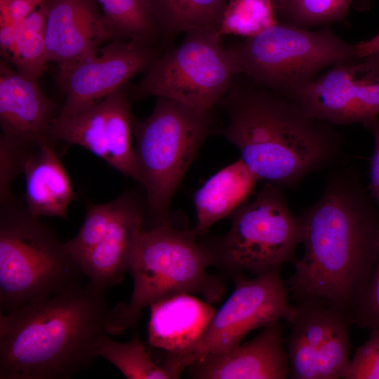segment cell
I'll return each mask as SVG.
<instances>
[{"label":"cell","instance_id":"6da1fadb","mask_svg":"<svg viewBox=\"0 0 379 379\" xmlns=\"http://www.w3.org/2000/svg\"><path fill=\"white\" fill-rule=\"evenodd\" d=\"M326 178L321 197L300 215L304 253L286 285L300 303L352 319L378 256L379 209L353 167L334 168Z\"/></svg>","mask_w":379,"mask_h":379},{"label":"cell","instance_id":"7a4b0ae2","mask_svg":"<svg viewBox=\"0 0 379 379\" xmlns=\"http://www.w3.org/2000/svg\"><path fill=\"white\" fill-rule=\"evenodd\" d=\"M217 106L227 117L219 133L258 180L291 188L314 173L348 164L347 141L334 125L241 73Z\"/></svg>","mask_w":379,"mask_h":379},{"label":"cell","instance_id":"3957f363","mask_svg":"<svg viewBox=\"0 0 379 379\" xmlns=\"http://www.w3.org/2000/svg\"><path fill=\"white\" fill-rule=\"evenodd\" d=\"M109 309L88 282L0 314V379H69L98 357Z\"/></svg>","mask_w":379,"mask_h":379},{"label":"cell","instance_id":"277c9868","mask_svg":"<svg viewBox=\"0 0 379 379\" xmlns=\"http://www.w3.org/2000/svg\"><path fill=\"white\" fill-rule=\"evenodd\" d=\"M199 236L194 230L173 227L169 220L141 228L131 260V300L109 309L107 334L120 335L134 327L145 307L171 295H198L211 304L220 300L225 285L207 270L215 260L213 247Z\"/></svg>","mask_w":379,"mask_h":379},{"label":"cell","instance_id":"5b68a950","mask_svg":"<svg viewBox=\"0 0 379 379\" xmlns=\"http://www.w3.org/2000/svg\"><path fill=\"white\" fill-rule=\"evenodd\" d=\"M221 126L213 109L163 97L149 117L134 119V152L151 226L168 220L172 199L203 142Z\"/></svg>","mask_w":379,"mask_h":379},{"label":"cell","instance_id":"8992f818","mask_svg":"<svg viewBox=\"0 0 379 379\" xmlns=\"http://www.w3.org/2000/svg\"><path fill=\"white\" fill-rule=\"evenodd\" d=\"M84 274L52 228L12 196L1 201L0 309L3 313L81 283Z\"/></svg>","mask_w":379,"mask_h":379},{"label":"cell","instance_id":"52a82bcc","mask_svg":"<svg viewBox=\"0 0 379 379\" xmlns=\"http://www.w3.org/2000/svg\"><path fill=\"white\" fill-rule=\"evenodd\" d=\"M229 46L241 74L282 94L309 84L321 70L361 58L355 44L341 40L329 25L312 31L279 22Z\"/></svg>","mask_w":379,"mask_h":379},{"label":"cell","instance_id":"ba28073f","mask_svg":"<svg viewBox=\"0 0 379 379\" xmlns=\"http://www.w3.org/2000/svg\"><path fill=\"white\" fill-rule=\"evenodd\" d=\"M241 74L237 58L224 47L217 29L187 32L182 43L171 46L131 87L132 97L173 99L201 109H213Z\"/></svg>","mask_w":379,"mask_h":379},{"label":"cell","instance_id":"9c48e42d","mask_svg":"<svg viewBox=\"0 0 379 379\" xmlns=\"http://www.w3.org/2000/svg\"><path fill=\"white\" fill-rule=\"evenodd\" d=\"M227 233L213 247L215 260L236 274L256 276L294 262L303 222L290 210L282 188L269 183L230 215Z\"/></svg>","mask_w":379,"mask_h":379},{"label":"cell","instance_id":"30bf717a","mask_svg":"<svg viewBox=\"0 0 379 379\" xmlns=\"http://www.w3.org/2000/svg\"><path fill=\"white\" fill-rule=\"evenodd\" d=\"M234 290L216 311L201 338L178 354H168L165 361L178 375L194 362L213 353L233 349L252 331L285 319L288 323L296 312L291 305L288 288L280 270L248 279L243 274L233 277Z\"/></svg>","mask_w":379,"mask_h":379},{"label":"cell","instance_id":"8fae6325","mask_svg":"<svg viewBox=\"0 0 379 379\" xmlns=\"http://www.w3.org/2000/svg\"><path fill=\"white\" fill-rule=\"evenodd\" d=\"M284 95L312 118L365 126L379 116V54L335 65Z\"/></svg>","mask_w":379,"mask_h":379},{"label":"cell","instance_id":"7c38bea8","mask_svg":"<svg viewBox=\"0 0 379 379\" xmlns=\"http://www.w3.org/2000/svg\"><path fill=\"white\" fill-rule=\"evenodd\" d=\"M131 98L127 84L80 113L57 117L52 126L53 140L84 147L139 182L132 142Z\"/></svg>","mask_w":379,"mask_h":379},{"label":"cell","instance_id":"4fadbf2b","mask_svg":"<svg viewBox=\"0 0 379 379\" xmlns=\"http://www.w3.org/2000/svg\"><path fill=\"white\" fill-rule=\"evenodd\" d=\"M164 49L134 40L114 39L59 77L65 100L58 117L80 113L147 71Z\"/></svg>","mask_w":379,"mask_h":379},{"label":"cell","instance_id":"5bb4252c","mask_svg":"<svg viewBox=\"0 0 379 379\" xmlns=\"http://www.w3.org/2000/svg\"><path fill=\"white\" fill-rule=\"evenodd\" d=\"M46 46L59 77L112 41L96 0H45Z\"/></svg>","mask_w":379,"mask_h":379},{"label":"cell","instance_id":"9a60e30c","mask_svg":"<svg viewBox=\"0 0 379 379\" xmlns=\"http://www.w3.org/2000/svg\"><path fill=\"white\" fill-rule=\"evenodd\" d=\"M279 321L264 327L253 339L230 350L208 354L189 366L200 379H284L290 376Z\"/></svg>","mask_w":379,"mask_h":379},{"label":"cell","instance_id":"2e32d148","mask_svg":"<svg viewBox=\"0 0 379 379\" xmlns=\"http://www.w3.org/2000/svg\"><path fill=\"white\" fill-rule=\"evenodd\" d=\"M58 115L54 102L41 91L38 79L1 60V135L27 144L55 143L51 131Z\"/></svg>","mask_w":379,"mask_h":379},{"label":"cell","instance_id":"e0dca14e","mask_svg":"<svg viewBox=\"0 0 379 379\" xmlns=\"http://www.w3.org/2000/svg\"><path fill=\"white\" fill-rule=\"evenodd\" d=\"M105 234L79 263L90 283L105 291L120 283L129 272L137 235L143 227L145 212L137 197L125 193Z\"/></svg>","mask_w":379,"mask_h":379},{"label":"cell","instance_id":"ac0fdd59","mask_svg":"<svg viewBox=\"0 0 379 379\" xmlns=\"http://www.w3.org/2000/svg\"><path fill=\"white\" fill-rule=\"evenodd\" d=\"M147 343L168 354H178L192 347L203 335L216 310L194 295L180 293L152 303Z\"/></svg>","mask_w":379,"mask_h":379},{"label":"cell","instance_id":"d6986e66","mask_svg":"<svg viewBox=\"0 0 379 379\" xmlns=\"http://www.w3.org/2000/svg\"><path fill=\"white\" fill-rule=\"evenodd\" d=\"M54 145L46 142L34 145L22 164L26 208L36 218H66L67 208L76 199Z\"/></svg>","mask_w":379,"mask_h":379},{"label":"cell","instance_id":"ffe728a7","mask_svg":"<svg viewBox=\"0 0 379 379\" xmlns=\"http://www.w3.org/2000/svg\"><path fill=\"white\" fill-rule=\"evenodd\" d=\"M345 317H350L321 304L300 303L296 307L286 340L291 378L318 379L319 352Z\"/></svg>","mask_w":379,"mask_h":379},{"label":"cell","instance_id":"44dd1931","mask_svg":"<svg viewBox=\"0 0 379 379\" xmlns=\"http://www.w3.org/2000/svg\"><path fill=\"white\" fill-rule=\"evenodd\" d=\"M259 181L241 159L216 172L194 195L199 234L235 211L247 200Z\"/></svg>","mask_w":379,"mask_h":379},{"label":"cell","instance_id":"7402d4cb","mask_svg":"<svg viewBox=\"0 0 379 379\" xmlns=\"http://www.w3.org/2000/svg\"><path fill=\"white\" fill-rule=\"evenodd\" d=\"M227 0H151L165 49L173 38L194 29H219Z\"/></svg>","mask_w":379,"mask_h":379},{"label":"cell","instance_id":"603a6c76","mask_svg":"<svg viewBox=\"0 0 379 379\" xmlns=\"http://www.w3.org/2000/svg\"><path fill=\"white\" fill-rule=\"evenodd\" d=\"M112 40H134L164 48L151 0H96Z\"/></svg>","mask_w":379,"mask_h":379},{"label":"cell","instance_id":"cb8c5ba5","mask_svg":"<svg viewBox=\"0 0 379 379\" xmlns=\"http://www.w3.org/2000/svg\"><path fill=\"white\" fill-rule=\"evenodd\" d=\"M46 9L44 1L19 25L13 51L8 63L35 79L48 67L46 46Z\"/></svg>","mask_w":379,"mask_h":379},{"label":"cell","instance_id":"d4e9b609","mask_svg":"<svg viewBox=\"0 0 379 379\" xmlns=\"http://www.w3.org/2000/svg\"><path fill=\"white\" fill-rule=\"evenodd\" d=\"M96 354L128 379H174L164 364L159 366L154 362L136 331L126 343L117 342L107 333L103 335L98 343Z\"/></svg>","mask_w":379,"mask_h":379},{"label":"cell","instance_id":"484cf974","mask_svg":"<svg viewBox=\"0 0 379 379\" xmlns=\"http://www.w3.org/2000/svg\"><path fill=\"white\" fill-rule=\"evenodd\" d=\"M278 22L272 0H227L218 31L248 38Z\"/></svg>","mask_w":379,"mask_h":379},{"label":"cell","instance_id":"4316f807","mask_svg":"<svg viewBox=\"0 0 379 379\" xmlns=\"http://www.w3.org/2000/svg\"><path fill=\"white\" fill-rule=\"evenodd\" d=\"M279 22L308 27L342 21L352 0H272Z\"/></svg>","mask_w":379,"mask_h":379},{"label":"cell","instance_id":"83f0119b","mask_svg":"<svg viewBox=\"0 0 379 379\" xmlns=\"http://www.w3.org/2000/svg\"><path fill=\"white\" fill-rule=\"evenodd\" d=\"M119 204V197L102 204L88 203L85 219L79 232L65 242L68 253L79 265L105 234Z\"/></svg>","mask_w":379,"mask_h":379},{"label":"cell","instance_id":"f1b7e54d","mask_svg":"<svg viewBox=\"0 0 379 379\" xmlns=\"http://www.w3.org/2000/svg\"><path fill=\"white\" fill-rule=\"evenodd\" d=\"M350 317L344 318L335 328L318 354V379L344 378L350 359Z\"/></svg>","mask_w":379,"mask_h":379},{"label":"cell","instance_id":"f546056e","mask_svg":"<svg viewBox=\"0 0 379 379\" xmlns=\"http://www.w3.org/2000/svg\"><path fill=\"white\" fill-rule=\"evenodd\" d=\"M352 321L359 327L379 329V241L376 261L355 307Z\"/></svg>","mask_w":379,"mask_h":379},{"label":"cell","instance_id":"4dcf8cb0","mask_svg":"<svg viewBox=\"0 0 379 379\" xmlns=\"http://www.w3.org/2000/svg\"><path fill=\"white\" fill-rule=\"evenodd\" d=\"M370 331L368 340L350 360L345 379H379V329Z\"/></svg>","mask_w":379,"mask_h":379},{"label":"cell","instance_id":"1f68e13d","mask_svg":"<svg viewBox=\"0 0 379 379\" xmlns=\"http://www.w3.org/2000/svg\"><path fill=\"white\" fill-rule=\"evenodd\" d=\"M39 5L32 0H0V24L20 25Z\"/></svg>","mask_w":379,"mask_h":379},{"label":"cell","instance_id":"d6a6232c","mask_svg":"<svg viewBox=\"0 0 379 379\" xmlns=\"http://www.w3.org/2000/svg\"><path fill=\"white\" fill-rule=\"evenodd\" d=\"M365 126L373 136V152L370 162L368 191L379 209V117L368 123Z\"/></svg>","mask_w":379,"mask_h":379},{"label":"cell","instance_id":"836d02e7","mask_svg":"<svg viewBox=\"0 0 379 379\" xmlns=\"http://www.w3.org/2000/svg\"><path fill=\"white\" fill-rule=\"evenodd\" d=\"M19 25L0 24V50L3 60L8 61L13 51Z\"/></svg>","mask_w":379,"mask_h":379},{"label":"cell","instance_id":"e575fe53","mask_svg":"<svg viewBox=\"0 0 379 379\" xmlns=\"http://www.w3.org/2000/svg\"><path fill=\"white\" fill-rule=\"evenodd\" d=\"M355 46L361 58L379 54V34L368 40L356 44Z\"/></svg>","mask_w":379,"mask_h":379},{"label":"cell","instance_id":"d590c367","mask_svg":"<svg viewBox=\"0 0 379 379\" xmlns=\"http://www.w3.org/2000/svg\"><path fill=\"white\" fill-rule=\"evenodd\" d=\"M37 3L38 4H41L42 2H44L45 0H32Z\"/></svg>","mask_w":379,"mask_h":379},{"label":"cell","instance_id":"8d00e7d4","mask_svg":"<svg viewBox=\"0 0 379 379\" xmlns=\"http://www.w3.org/2000/svg\"><path fill=\"white\" fill-rule=\"evenodd\" d=\"M360 1L361 4H363L364 5L368 4L369 1V0H360Z\"/></svg>","mask_w":379,"mask_h":379}]
</instances>
